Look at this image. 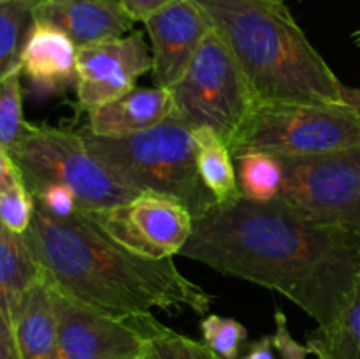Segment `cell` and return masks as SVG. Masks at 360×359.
<instances>
[{"mask_svg":"<svg viewBox=\"0 0 360 359\" xmlns=\"http://www.w3.org/2000/svg\"><path fill=\"white\" fill-rule=\"evenodd\" d=\"M179 256L280 292L326 326L357 282L360 234L313 220L281 197L243 196L195 218Z\"/></svg>","mask_w":360,"mask_h":359,"instance_id":"6da1fadb","label":"cell"},{"mask_svg":"<svg viewBox=\"0 0 360 359\" xmlns=\"http://www.w3.org/2000/svg\"><path fill=\"white\" fill-rule=\"evenodd\" d=\"M25 239L53 287L116 319L151 315L153 308L207 315L214 299L172 257L153 259L125 248L83 211L55 217L35 206Z\"/></svg>","mask_w":360,"mask_h":359,"instance_id":"7a4b0ae2","label":"cell"},{"mask_svg":"<svg viewBox=\"0 0 360 359\" xmlns=\"http://www.w3.org/2000/svg\"><path fill=\"white\" fill-rule=\"evenodd\" d=\"M193 4L234 53L255 102L345 104V84L283 0Z\"/></svg>","mask_w":360,"mask_h":359,"instance_id":"3957f363","label":"cell"},{"mask_svg":"<svg viewBox=\"0 0 360 359\" xmlns=\"http://www.w3.org/2000/svg\"><path fill=\"white\" fill-rule=\"evenodd\" d=\"M88 148L137 194H158L202 217L217 204L197 168L193 129L169 116L158 125L125 137H98L79 130Z\"/></svg>","mask_w":360,"mask_h":359,"instance_id":"277c9868","label":"cell"},{"mask_svg":"<svg viewBox=\"0 0 360 359\" xmlns=\"http://www.w3.org/2000/svg\"><path fill=\"white\" fill-rule=\"evenodd\" d=\"M7 151L32 194L62 183L76 192L79 211L118 206L139 196L88 148L79 132L25 122L20 137Z\"/></svg>","mask_w":360,"mask_h":359,"instance_id":"5b68a950","label":"cell"},{"mask_svg":"<svg viewBox=\"0 0 360 359\" xmlns=\"http://www.w3.org/2000/svg\"><path fill=\"white\" fill-rule=\"evenodd\" d=\"M360 144V115L345 104L253 102L229 143L232 157H304Z\"/></svg>","mask_w":360,"mask_h":359,"instance_id":"8992f818","label":"cell"},{"mask_svg":"<svg viewBox=\"0 0 360 359\" xmlns=\"http://www.w3.org/2000/svg\"><path fill=\"white\" fill-rule=\"evenodd\" d=\"M171 92L174 118L190 129L207 127L227 144L255 102L234 53L214 28Z\"/></svg>","mask_w":360,"mask_h":359,"instance_id":"52a82bcc","label":"cell"},{"mask_svg":"<svg viewBox=\"0 0 360 359\" xmlns=\"http://www.w3.org/2000/svg\"><path fill=\"white\" fill-rule=\"evenodd\" d=\"M280 197L306 217L360 234V144L304 157H278Z\"/></svg>","mask_w":360,"mask_h":359,"instance_id":"ba28073f","label":"cell"},{"mask_svg":"<svg viewBox=\"0 0 360 359\" xmlns=\"http://www.w3.org/2000/svg\"><path fill=\"white\" fill-rule=\"evenodd\" d=\"M83 213L116 243L153 259L181 253L193 231V215L183 204L150 192L118 206Z\"/></svg>","mask_w":360,"mask_h":359,"instance_id":"9c48e42d","label":"cell"},{"mask_svg":"<svg viewBox=\"0 0 360 359\" xmlns=\"http://www.w3.org/2000/svg\"><path fill=\"white\" fill-rule=\"evenodd\" d=\"M46 278V277H44ZM55 291L58 359H139L144 331L139 319H116Z\"/></svg>","mask_w":360,"mask_h":359,"instance_id":"30bf717a","label":"cell"},{"mask_svg":"<svg viewBox=\"0 0 360 359\" xmlns=\"http://www.w3.org/2000/svg\"><path fill=\"white\" fill-rule=\"evenodd\" d=\"M153 58L141 32L77 48L76 95L81 111H94L136 88Z\"/></svg>","mask_w":360,"mask_h":359,"instance_id":"8fae6325","label":"cell"},{"mask_svg":"<svg viewBox=\"0 0 360 359\" xmlns=\"http://www.w3.org/2000/svg\"><path fill=\"white\" fill-rule=\"evenodd\" d=\"M151 41L155 87L171 90L183 77L197 49L211 32L206 14L193 0H174L144 21Z\"/></svg>","mask_w":360,"mask_h":359,"instance_id":"7c38bea8","label":"cell"},{"mask_svg":"<svg viewBox=\"0 0 360 359\" xmlns=\"http://www.w3.org/2000/svg\"><path fill=\"white\" fill-rule=\"evenodd\" d=\"M20 65L32 94L63 95L77 81V46L62 28L34 20L21 48Z\"/></svg>","mask_w":360,"mask_h":359,"instance_id":"4fadbf2b","label":"cell"},{"mask_svg":"<svg viewBox=\"0 0 360 359\" xmlns=\"http://www.w3.org/2000/svg\"><path fill=\"white\" fill-rule=\"evenodd\" d=\"M34 20L62 28L77 48L123 37L136 23L120 0H35Z\"/></svg>","mask_w":360,"mask_h":359,"instance_id":"5bb4252c","label":"cell"},{"mask_svg":"<svg viewBox=\"0 0 360 359\" xmlns=\"http://www.w3.org/2000/svg\"><path fill=\"white\" fill-rule=\"evenodd\" d=\"M174 111L169 88H139L88 113L86 132L98 137H125L158 125Z\"/></svg>","mask_w":360,"mask_h":359,"instance_id":"9a60e30c","label":"cell"},{"mask_svg":"<svg viewBox=\"0 0 360 359\" xmlns=\"http://www.w3.org/2000/svg\"><path fill=\"white\" fill-rule=\"evenodd\" d=\"M21 359H58V315L53 285L39 275L21 296L13 317Z\"/></svg>","mask_w":360,"mask_h":359,"instance_id":"2e32d148","label":"cell"},{"mask_svg":"<svg viewBox=\"0 0 360 359\" xmlns=\"http://www.w3.org/2000/svg\"><path fill=\"white\" fill-rule=\"evenodd\" d=\"M306 347L316 359H360V273L343 308L308 333Z\"/></svg>","mask_w":360,"mask_h":359,"instance_id":"e0dca14e","label":"cell"},{"mask_svg":"<svg viewBox=\"0 0 360 359\" xmlns=\"http://www.w3.org/2000/svg\"><path fill=\"white\" fill-rule=\"evenodd\" d=\"M41 275L25 234L0 227V313L13 317L28 285Z\"/></svg>","mask_w":360,"mask_h":359,"instance_id":"ac0fdd59","label":"cell"},{"mask_svg":"<svg viewBox=\"0 0 360 359\" xmlns=\"http://www.w3.org/2000/svg\"><path fill=\"white\" fill-rule=\"evenodd\" d=\"M197 148V168L204 185L217 199V204L232 203L243 197L238 175L232 164L229 144L207 127L193 129Z\"/></svg>","mask_w":360,"mask_h":359,"instance_id":"d6986e66","label":"cell"},{"mask_svg":"<svg viewBox=\"0 0 360 359\" xmlns=\"http://www.w3.org/2000/svg\"><path fill=\"white\" fill-rule=\"evenodd\" d=\"M35 197L7 150L0 148V220L9 231L25 234L35 213Z\"/></svg>","mask_w":360,"mask_h":359,"instance_id":"ffe728a7","label":"cell"},{"mask_svg":"<svg viewBox=\"0 0 360 359\" xmlns=\"http://www.w3.org/2000/svg\"><path fill=\"white\" fill-rule=\"evenodd\" d=\"M144 331V345L139 359H224L206 344L185 336L164 326L151 315L137 317Z\"/></svg>","mask_w":360,"mask_h":359,"instance_id":"44dd1931","label":"cell"},{"mask_svg":"<svg viewBox=\"0 0 360 359\" xmlns=\"http://www.w3.org/2000/svg\"><path fill=\"white\" fill-rule=\"evenodd\" d=\"M35 0H0V77L20 65L21 48L34 23Z\"/></svg>","mask_w":360,"mask_h":359,"instance_id":"7402d4cb","label":"cell"},{"mask_svg":"<svg viewBox=\"0 0 360 359\" xmlns=\"http://www.w3.org/2000/svg\"><path fill=\"white\" fill-rule=\"evenodd\" d=\"M238 162L239 189L246 199H278L283 187V168L280 158L269 153H246L236 158Z\"/></svg>","mask_w":360,"mask_h":359,"instance_id":"603a6c76","label":"cell"},{"mask_svg":"<svg viewBox=\"0 0 360 359\" xmlns=\"http://www.w3.org/2000/svg\"><path fill=\"white\" fill-rule=\"evenodd\" d=\"M21 67L0 77V148L9 150L25 127Z\"/></svg>","mask_w":360,"mask_h":359,"instance_id":"cb8c5ba5","label":"cell"},{"mask_svg":"<svg viewBox=\"0 0 360 359\" xmlns=\"http://www.w3.org/2000/svg\"><path fill=\"white\" fill-rule=\"evenodd\" d=\"M204 344L224 359H236L248 338V329L239 320L210 313L200 320Z\"/></svg>","mask_w":360,"mask_h":359,"instance_id":"d4e9b609","label":"cell"},{"mask_svg":"<svg viewBox=\"0 0 360 359\" xmlns=\"http://www.w3.org/2000/svg\"><path fill=\"white\" fill-rule=\"evenodd\" d=\"M34 197L39 208L55 217H70L79 211V201H77L76 192L62 183L46 185L44 189L34 194Z\"/></svg>","mask_w":360,"mask_h":359,"instance_id":"484cf974","label":"cell"},{"mask_svg":"<svg viewBox=\"0 0 360 359\" xmlns=\"http://www.w3.org/2000/svg\"><path fill=\"white\" fill-rule=\"evenodd\" d=\"M274 322H276V329L273 334V345L281 355V359H308V347L299 344L294 336L290 334L287 326V317L280 308L274 312Z\"/></svg>","mask_w":360,"mask_h":359,"instance_id":"4316f807","label":"cell"},{"mask_svg":"<svg viewBox=\"0 0 360 359\" xmlns=\"http://www.w3.org/2000/svg\"><path fill=\"white\" fill-rule=\"evenodd\" d=\"M0 359H21L13 320L6 313H0Z\"/></svg>","mask_w":360,"mask_h":359,"instance_id":"83f0119b","label":"cell"},{"mask_svg":"<svg viewBox=\"0 0 360 359\" xmlns=\"http://www.w3.org/2000/svg\"><path fill=\"white\" fill-rule=\"evenodd\" d=\"M171 2H174V0H120V4L129 13V16L134 21H143V23L151 14L157 13L158 9H162V7Z\"/></svg>","mask_w":360,"mask_h":359,"instance_id":"f1b7e54d","label":"cell"},{"mask_svg":"<svg viewBox=\"0 0 360 359\" xmlns=\"http://www.w3.org/2000/svg\"><path fill=\"white\" fill-rule=\"evenodd\" d=\"M273 336H262L248 347L245 359H274Z\"/></svg>","mask_w":360,"mask_h":359,"instance_id":"f546056e","label":"cell"},{"mask_svg":"<svg viewBox=\"0 0 360 359\" xmlns=\"http://www.w3.org/2000/svg\"><path fill=\"white\" fill-rule=\"evenodd\" d=\"M343 99H345V102H347L348 106H352V108H354L355 111H357L360 115V88L347 87V84H345V87H343Z\"/></svg>","mask_w":360,"mask_h":359,"instance_id":"4dcf8cb0","label":"cell"},{"mask_svg":"<svg viewBox=\"0 0 360 359\" xmlns=\"http://www.w3.org/2000/svg\"><path fill=\"white\" fill-rule=\"evenodd\" d=\"M352 41H354L355 46H360V28H359V30H355L354 34H352Z\"/></svg>","mask_w":360,"mask_h":359,"instance_id":"1f68e13d","label":"cell"}]
</instances>
